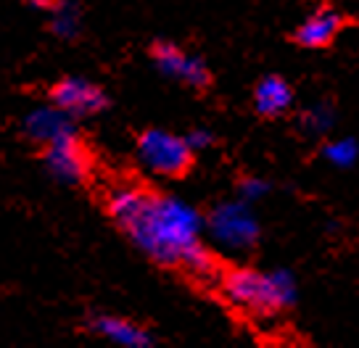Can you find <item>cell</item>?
I'll return each instance as SVG.
<instances>
[{"label":"cell","instance_id":"obj_6","mask_svg":"<svg viewBox=\"0 0 359 348\" xmlns=\"http://www.w3.org/2000/svg\"><path fill=\"white\" fill-rule=\"evenodd\" d=\"M50 103L58 106L72 119L101 113L109 106L106 92L85 77H64L50 88Z\"/></svg>","mask_w":359,"mask_h":348},{"label":"cell","instance_id":"obj_11","mask_svg":"<svg viewBox=\"0 0 359 348\" xmlns=\"http://www.w3.org/2000/svg\"><path fill=\"white\" fill-rule=\"evenodd\" d=\"M293 106V88L278 74H267L259 79L254 90V111L264 119H278L288 113Z\"/></svg>","mask_w":359,"mask_h":348},{"label":"cell","instance_id":"obj_8","mask_svg":"<svg viewBox=\"0 0 359 348\" xmlns=\"http://www.w3.org/2000/svg\"><path fill=\"white\" fill-rule=\"evenodd\" d=\"M346 27V16L338 11V8H317L314 13H309L302 22V27L293 32V40L296 46L309 48V50H317V48H327L333 40H336L341 29Z\"/></svg>","mask_w":359,"mask_h":348},{"label":"cell","instance_id":"obj_10","mask_svg":"<svg viewBox=\"0 0 359 348\" xmlns=\"http://www.w3.org/2000/svg\"><path fill=\"white\" fill-rule=\"evenodd\" d=\"M90 330L95 335L111 340L116 346L124 348H148L154 346V335L148 333L143 325H137L133 319H124V316L114 314H98L90 322Z\"/></svg>","mask_w":359,"mask_h":348},{"label":"cell","instance_id":"obj_5","mask_svg":"<svg viewBox=\"0 0 359 348\" xmlns=\"http://www.w3.org/2000/svg\"><path fill=\"white\" fill-rule=\"evenodd\" d=\"M209 230L224 248H251L259 240V222L246 203H219L209 214Z\"/></svg>","mask_w":359,"mask_h":348},{"label":"cell","instance_id":"obj_12","mask_svg":"<svg viewBox=\"0 0 359 348\" xmlns=\"http://www.w3.org/2000/svg\"><path fill=\"white\" fill-rule=\"evenodd\" d=\"M50 29L61 40H74L82 32V11L72 0H56L50 8Z\"/></svg>","mask_w":359,"mask_h":348},{"label":"cell","instance_id":"obj_15","mask_svg":"<svg viewBox=\"0 0 359 348\" xmlns=\"http://www.w3.org/2000/svg\"><path fill=\"white\" fill-rule=\"evenodd\" d=\"M238 193H241V198L246 203H254L267 195L269 185L264 180H259V177H243V180L238 182Z\"/></svg>","mask_w":359,"mask_h":348},{"label":"cell","instance_id":"obj_7","mask_svg":"<svg viewBox=\"0 0 359 348\" xmlns=\"http://www.w3.org/2000/svg\"><path fill=\"white\" fill-rule=\"evenodd\" d=\"M151 58H154V64L158 67L161 74L180 79L182 85H188L193 90H206L212 85L209 67L198 56H188L175 43H167V40L156 43V46L151 48Z\"/></svg>","mask_w":359,"mask_h":348},{"label":"cell","instance_id":"obj_4","mask_svg":"<svg viewBox=\"0 0 359 348\" xmlns=\"http://www.w3.org/2000/svg\"><path fill=\"white\" fill-rule=\"evenodd\" d=\"M43 161L45 169L56 177L58 182H67V185H79L90 177V169H93V158H90L88 146L82 143V137L74 132L58 137L53 143L43 146Z\"/></svg>","mask_w":359,"mask_h":348},{"label":"cell","instance_id":"obj_14","mask_svg":"<svg viewBox=\"0 0 359 348\" xmlns=\"http://www.w3.org/2000/svg\"><path fill=\"white\" fill-rule=\"evenodd\" d=\"M336 122V111L327 106V103H314L309 111H304L302 116V127L304 132H309V135H325L327 130L333 127Z\"/></svg>","mask_w":359,"mask_h":348},{"label":"cell","instance_id":"obj_2","mask_svg":"<svg viewBox=\"0 0 359 348\" xmlns=\"http://www.w3.org/2000/svg\"><path fill=\"white\" fill-rule=\"evenodd\" d=\"M222 293L238 309L269 316L285 312L296 301V282L285 270L257 272L238 267V270H227L222 274Z\"/></svg>","mask_w":359,"mask_h":348},{"label":"cell","instance_id":"obj_13","mask_svg":"<svg viewBox=\"0 0 359 348\" xmlns=\"http://www.w3.org/2000/svg\"><path fill=\"white\" fill-rule=\"evenodd\" d=\"M323 156H325V161H330V164H333V167H338V169L351 167V164L357 161V156H359L357 140H351V137L330 140V143H325V148H323Z\"/></svg>","mask_w":359,"mask_h":348},{"label":"cell","instance_id":"obj_1","mask_svg":"<svg viewBox=\"0 0 359 348\" xmlns=\"http://www.w3.org/2000/svg\"><path fill=\"white\" fill-rule=\"evenodd\" d=\"M109 214L135 246L161 267H182L193 277H214L217 258L201 243V214L175 195L124 185L109 195Z\"/></svg>","mask_w":359,"mask_h":348},{"label":"cell","instance_id":"obj_16","mask_svg":"<svg viewBox=\"0 0 359 348\" xmlns=\"http://www.w3.org/2000/svg\"><path fill=\"white\" fill-rule=\"evenodd\" d=\"M185 143L193 148V153L196 151H203V148L214 146V135L209 132V130H203V127H196V130H191L188 135H185Z\"/></svg>","mask_w":359,"mask_h":348},{"label":"cell","instance_id":"obj_3","mask_svg":"<svg viewBox=\"0 0 359 348\" xmlns=\"http://www.w3.org/2000/svg\"><path fill=\"white\" fill-rule=\"evenodd\" d=\"M137 158L140 164L158 177L177 180L185 177L193 167V148L185 137L167 132V130H146L137 137Z\"/></svg>","mask_w":359,"mask_h":348},{"label":"cell","instance_id":"obj_17","mask_svg":"<svg viewBox=\"0 0 359 348\" xmlns=\"http://www.w3.org/2000/svg\"><path fill=\"white\" fill-rule=\"evenodd\" d=\"M24 3H27L29 8H34V11H50L56 0H24Z\"/></svg>","mask_w":359,"mask_h":348},{"label":"cell","instance_id":"obj_9","mask_svg":"<svg viewBox=\"0 0 359 348\" xmlns=\"http://www.w3.org/2000/svg\"><path fill=\"white\" fill-rule=\"evenodd\" d=\"M77 127L72 122V116L64 113L58 106H40V109H34V111L27 113V119H24V135L29 137L32 143L37 146H48V143H53L58 137L69 135V132H74Z\"/></svg>","mask_w":359,"mask_h":348}]
</instances>
